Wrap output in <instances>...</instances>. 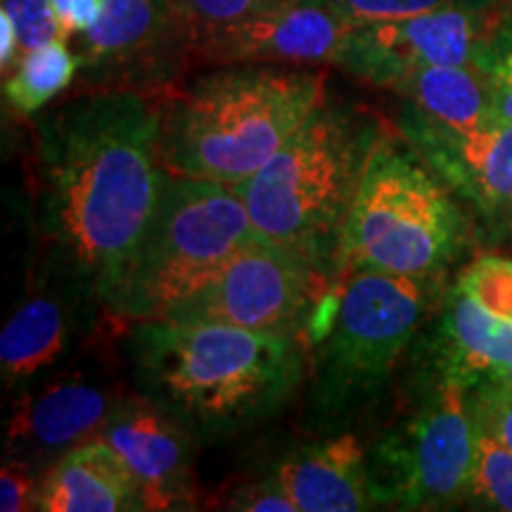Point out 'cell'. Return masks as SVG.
Here are the masks:
<instances>
[{
    "instance_id": "6da1fadb",
    "label": "cell",
    "mask_w": 512,
    "mask_h": 512,
    "mask_svg": "<svg viewBox=\"0 0 512 512\" xmlns=\"http://www.w3.org/2000/svg\"><path fill=\"white\" fill-rule=\"evenodd\" d=\"M155 91L93 88L36 124V226L50 266L114 313L169 178Z\"/></svg>"
},
{
    "instance_id": "7a4b0ae2",
    "label": "cell",
    "mask_w": 512,
    "mask_h": 512,
    "mask_svg": "<svg viewBox=\"0 0 512 512\" xmlns=\"http://www.w3.org/2000/svg\"><path fill=\"white\" fill-rule=\"evenodd\" d=\"M309 349L299 337L211 320H140L128 335L140 396L195 439L273 418L304 382Z\"/></svg>"
},
{
    "instance_id": "3957f363",
    "label": "cell",
    "mask_w": 512,
    "mask_h": 512,
    "mask_svg": "<svg viewBox=\"0 0 512 512\" xmlns=\"http://www.w3.org/2000/svg\"><path fill=\"white\" fill-rule=\"evenodd\" d=\"M328 100L325 74L283 64H228L164 95L162 157L169 174L238 188L278 155Z\"/></svg>"
},
{
    "instance_id": "277c9868",
    "label": "cell",
    "mask_w": 512,
    "mask_h": 512,
    "mask_svg": "<svg viewBox=\"0 0 512 512\" xmlns=\"http://www.w3.org/2000/svg\"><path fill=\"white\" fill-rule=\"evenodd\" d=\"M380 133L373 114L325 100L264 169L235 188L256 233L339 271V242Z\"/></svg>"
},
{
    "instance_id": "5b68a950",
    "label": "cell",
    "mask_w": 512,
    "mask_h": 512,
    "mask_svg": "<svg viewBox=\"0 0 512 512\" xmlns=\"http://www.w3.org/2000/svg\"><path fill=\"white\" fill-rule=\"evenodd\" d=\"M382 128L358 183L339 271H384L430 278L465 245V219L418 150Z\"/></svg>"
},
{
    "instance_id": "8992f818",
    "label": "cell",
    "mask_w": 512,
    "mask_h": 512,
    "mask_svg": "<svg viewBox=\"0 0 512 512\" xmlns=\"http://www.w3.org/2000/svg\"><path fill=\"white\" fill-rule=\"evenodd\" d=\"M256 238L235 188L169 174L112 316L128 325L171 316Z\"/></svg>"
},
{
    "instance_id": "52a82bcc",
    "label": "cell",
    "mask_w": 512,
    "mask_h": 512,
    "mask_svg": "<svg viewBox=\"0 0 512 512\" xmlns=\"http://www.w3.org/2000/svg\"><path fill=\"white\" fill-rule=\"evenodd\" d=\"M320 339L311 406L335 422L368 406L387 387L427 313V290L411 275L354 271Z\"/></svg>"
},
{
    "instance_id": "ba28073f",
    "label": "cell",
    "mask_w": 512,
    "mask_h": 512,
    "mask_svg": "<svg viewBox=\"0 0 512 512\" xmlns=\"http://www.w3.org/2000/svg\"><path fill=\"white\" fill-rule=\"evenodd\" d=\"M332 268L302 249L256 238L211 283L166 318L211 320L320 342L337 311Z\"/></svg>"
},
{
    "instance_id": "9c48e42d",
    "label": "cell",
    "mask_w": 512,
    "mask_h": 512,
    "mask_svg": "<svg viewBox=\"0 0 512 512\" xmlns=\"http://www.w3.org/2000/svg\"><path fill=\"white\" fill-rule=\"evenodd\" d=\"M477 437L470 387L441 375L418 411L368 451L375 503L399 510H451L467 503Z\"/></svg>"
},
{
    "instance_id": "30bf717a",
    "label": "cell",
    "mask_w": 512,
    "mask_h": 512,
    "mask_svg": "<svg viewBox=\"0 0 512 512\" xmlns=\"http://www.w3.org/2000/svg\"><path fill=\"white\" fill-rule=\"evenodd\" d=\"M195 36L176 0H102L81 38L79 76L93 88H169L192 60Z\"/></svg>"
},
{
    "instance_id": "8fae6325",
    "label": "cell",
    "mask_w": 512,
    "mask_h": 512,
    "mask_svg": "<svg viewBox=\"0 0 512 512\" xmlns=\"http://www.w3.org/2000/svg\"><path fill=\"white\" fill-rule=\"evenodd\" d=\"M498 27L489 8H444L351 29L337 64L375 86L392 88L420 67H479Z\"/></svg>"
},
{
    "instance_id": "7c38bea8",
    "label": "cell",
    "mask_w": 512,
    "mask_h": 512,
    "mask_svg": "<svg viewBox=\"0 0 512 512\" xmlns=\"http://www.w3.org/2000/svg\"><path fill=\"white\" fill-rule=\"evenodd\" d=\"M354 24L332 0H294L197 38L192 60L207 64H337Z\"/></svg>"
},
{
    "instance_id": "4fadbf2b",
    "label": "cell",
    "mask_w": 512,
    "mask_h": 512,
    "mask_svg": "<svg viewBox=\"0 0 512 512\" xmlns=\"http://www.w3.org/2000/svg\"><path fill=\"white\" fill-rule=\"evenodd\" d=\"M124 403L110 382L86 373L24 389L5 430V453L43 470L72 448L98 437Z\"/></svg>"
},
{
    "instance_id": "5bb4252c",
    "label": "cell",
    "mask_w": 512,
    "mask_h": 512,
    "mask_svg": "<svg viewBox=\"0 0 512 512\" xmlns=\"http://www.w3.org/2000/svg\"><path fill=\"white\" fill-rule=\"evenodd\" d=\"M119 453L136 479L143 510H192V434L147 399H124L98 434Z\"/></svg>"
},
{
    "instance_id": "9a60e30c",
    "label": "cell",
    "mask_w": 512,
    "mask_h": 512,
    "mask_svg": "<svg viewBox=\"0 0 512 512\" xmlns=\"http://www.w3.org/2000/svg\"><path fill=\"white\" fill-rule=\"evenodd\" d=\"M406 138L448 183L484 216H512V124H496L458 133L411 107L401 119Z\"/></svg>"
},
{
    "instance_id": "2e32d148",
    "label": "cell",
    "mask_w": 512,
    "mask_h": 512,
    "mask_svg": "<svg viewBox=\"0 0 512 512\" xmlns=\"http://www.w3.org/2000/svg\"><path fill=\"white\" fill-rule=\"evenodd\" d=\"M297 512H361L377 508L368 453L354 434L297 448L275 470Z\"/></svg>"
},
{
    "instance_id": "e0dca14e",
    "label": "cell",
    "mask_w": 512,
    "mask_h": 512,
    "mask_svg": "<svg viewBox=\"0 0 512 512\" xmlns=\"http://www.w3.org/2000/svg\"><path fill=\"white\" fill-rule=\"evenodd\" d=\"M38 510L121 512L143 510L131 470L105 439L72 448L43 470Z\"/></svg>"
},
{
    "instance_id": "ac0fdd59",
    "label": "cell",
    "mask_w": 512,
    "mask_h": 512,
    "mask_svg": "<svg viewBox=\"0 0 512 512\" xmlns=\"http://www.w3.org/2000/svg\"><path fill=\"white\" fill-rule=\"evenodd\" d=\"M76 292L64 283L62 292L27 297L0 332V375L8 389H29L46 370L67 354L76 332L74 306L67 299Z\"/></svg>"
},
{
    "instance_id": "d6986e66",
    "label": "cell",
    "mask_w": 512,
    "mask_h": 512,
    "mask_svg": "<svg viewBox=\"0 0 512 512\" xmlns=\"http://www.w3.org/2000/svg\"><path fill=\"white\" fill-rule=\"evenodd\" d=\"M437 363L441 375L467 387L501 380L512 363V323L482 309L456 285L439 325Z\"/></svg>"
},
{
    "instance_id": "ffe728a7",
    "label": "cell",
    "mask_w": 512,
    "mask_h": 512,
    "mask_svg": "<svg viewBox=\"0 0 512 512\" xmlns=\"http://www.w3.org/2000/svg\"><path fill=\"white\" fill-rule=\"evenodd\" d=\"M392 91L406 95L425 117L451 131L472 133L496 124L486 74L475 64L413 69Z\"/></svg>"
},
{
    "instance_id": "44dd1931",
    "label": "cell",
    "mask_w": 512,
    "mask_h": 512,
    "mask_svg": "<svg viewBox=\"0 0 512 512\" xmlns=\"http://www.w3.org/2000/svg\"><path fill=\"white\" fill-rule=\"evenodd\" d=\"M76 74L79 57L64 46V38H57L53 43L22 53L15 72L5 79L3 95L12 110L29 117L43 110L64 88L72 86Z\"/></svg>"
},
{
    "instance_id": "7402d4cb",
    "label": "cell",
    "mask_w": 512,
    "mask_h": 512,
    "mask_svg": "<svg viewBox=\"0 0 512 512\" xmlns=\"http://www.w3.org/2000/svg\"><path fill=\"white\" fill-rule=\"evenodd\" d=\"M467 503L484 510L512 512V451L482 432L477 437V460Z\"/></svg>"
},
{
    "instance_id": "603a6c76",
    "label": "cell",
    "mask_w": 512,
    "mask_h": 512,
    "mask_svg": "<svg viewBox=\"0 0 512 512\" xmlns=\"http://www.w3.org/2000/svg\"><path fill=\"white\" fill-rule=\"evenodd\" d=\"M458 287L494 316L512 323V261L482 256L460 275Z\"/></svg>"
},
{
    "instance_id": "cb8c5ba5",
    "label": "cell",
    "mask_w": 512,
    "mask_h": 512,
    "mask_svg": "<svg viewBox=\"0 0 512 512\" xmlns=\"http://www.w3.org/2000/svg\"><path fill=\"white\" fill-rule=\"evenodd\" d=\"M290 3L294 0H176L178 10L192 29L195 43L197 38L207 36L211 31L233 27V24Z\"/></svg>"
},
{
    "instance_id": "d4e9b609",
    "label": "cell",
    "mask_w": 512,
    "mask_h": 512,
    "mask_svg": "<svg viewBox=\"0 0 512 512\" xmlns=\"http://www.w3.org/2000/svg\"><path fill=\"white\" fill-rule=\"evenodd\" d=\"M335 8L354 27L373 22H392L444 8H489L494 0H332Z\"/></svg>"
},
{
    "instance_id": "484cf974",
    "label": "cell",
    "mask_w": 512,
    "mask_h": 512,
    "mask_svg": "<svg viewBox=\"0 0 512 512\" xmlns=\"http://www.w3.org/2000/svg\"><path fill=\"white\" fill-rule=\"evenodd\" d=\"M486 74L496 121L512 124V27H498L479 62Z\"/></svg>"
},
{
    "instance_id": "4316f807",
    "label": "cell",
    "mask_w": 512,
    "mask_h": 512,
    "mask_svg": "<svg viewBox=\"0 0 512 512\" xmlns=\"http://www.w3.org/2000/svg\"><path fill=\"white\" fill-rule=\"evenodd\" d=\"M477 430L512 451V387L489 380L470 387Z\"/></svg>"
},
{
    "instance_id": "83f0119b",
    "label": "cell",
    "mask_w": 512,
    "mask_h": 512,
    "mask_svg": "<svg viewBox=\"0 0 512 512\" xmlns=\"http://www.w3.org/2000/svg\"><path fill=\"white\" fill-rule=\"evenodd\" d=\"M3 10L15 24L22 53L64 38L50 0H3Z\"/></svg>"
},
{
    "instance_id": "f1b7e54d",
    "label": "cell",
    "mask_w": 512,
    "mask_h": 512,
    "mask_svg": "<svg viewBox=\"0 0 512 512\" xmlns=\"http://www.w3.org/2000/svg\"><path fill=\"white\" fill-rule=\"evenodd\" d=\"M43 470L22 463V460H10L0 470V510L3 512H27L38 510V498H41Z\"/></svg>"
},
{
    "instance_id": "f546056e",
    "label": "cell",
    "mask_w": 512,
    "mask_h": 512,
    "mask_svg": "<svg viewBox=\"0 0 512 512\" xmlns=\"http://www.w3.org/2000/svg\"><path fill=\"white\" fill-rule=\"evenodd\" d=\"M228 508L247 512H297V505H294L292 498L287 496L278 475L240 486V489L230 496Z\"/></svg>"
},
{
    "instance_id": "4dcf8cb0",
    "label": "cell",
    "mask_w": 512,
    "mask_h": 512,
    "mask_svg": "<svg viewBox=\"0 0 512 512\" xmlns=\"http://www.w3.org/2000/svg\"><path fill=\"white\" fill-rule=\"evenodd\" d=\"M64 38L72 34H86L98 22L102 0H50Z\"/></svg>"
},
{
    "instance_id": "1f68e13d",
    "label": "cell",
    "mask_w": 512,
    "mask_h": 512,
    "mask_svg": "<svg viewBox=\"0 0 512 512\" xmlns=\"http://www.w3.org/2000/svg\"><path fill=\"white\" fill-rule=\"evenodd\" d=\"M17 50L19 41L15 24H12L8 12L0 10V64H3V72H8V67H15Z\"/></svg>"
},
{
    "instance_id": "d6a6232c",
    "label": "cell",
    "mask_w": 512,
    "mask_h": 512,
    "mask_svg": "<svg viewBox=\"0 0 512 512\" xmlns=\"http://www.w3.org/2000/svg\"><path fill=\"white\" fill-rule=\"evenodd\" d=\"M501 382H505V384H508V387H512V363L508 366V370H505V373H503Z\"/></svg>"
}]
</instances>
